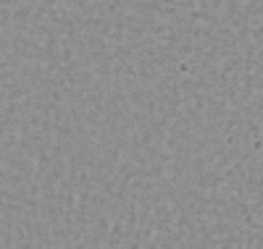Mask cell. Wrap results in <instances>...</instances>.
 Listing matches in <instances>:
<instances>
[]
</instances>
